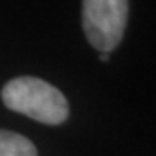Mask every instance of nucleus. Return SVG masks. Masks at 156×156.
Masks as SVG:
<instances>
[{"label": "nucleus", "instance_id": "obj_1", "mask_svg": "<svg viewBox=\"0 0 156 156\" xmlns=\"http://www.w3.org/2000/svg\"><path fill=\"white\" fill-rule=\"evenodd\" d=\"M2 101L9 109L45 125H59L68 118V101L61 90L35 76H19L2 89Z\"/></svg>", "mask_w": 156, "mask_h": 156}, {"label": "nucleus", "instance_id": "obj_4", "mask_svg": "<svg viewBox=\"0 0 156 156\" xmlns=\"http://www.w3.org/2000/svg\"><path fill=\"white\" fill-rule=\"evenodd\" d=\"M101 61L106 62V61H108V54H102V56H101Z\"/></svg>", "mask_w": 156, "mask_h": 156}, {"label": "nucleus", "instance_id": "obj_2", "mask_svg": "<svg viewBox=\"0 0 156 156\" xmlns=\"http://www.w3.org/2000/svg\"><path fill=\"white\" fill-rule=\"evenodd\" d=\"M127 0H82V26L90 45L109 54L120 45L127 26Z\"/></svg>", "mask_w": 156, "mask_h": 156}, {"label": "nucleus", "instance_id": "obj_3", "mask_svg": "<svg viewBox=\"0 0 156 156\" xmlns=\"http://www.w3.org/2000/svg\"><path fill=\"white\" fill-rule=\"evenodd\" d=\"M0 156H37V147L16 132L0 130Z\"/></svg>", "mask_w": 156, "mask_h": 156}]
</instances>
